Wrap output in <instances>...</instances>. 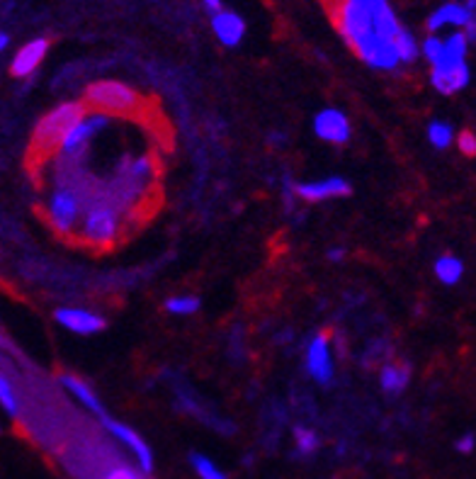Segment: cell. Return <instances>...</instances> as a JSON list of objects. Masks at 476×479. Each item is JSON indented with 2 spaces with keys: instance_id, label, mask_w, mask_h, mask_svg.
Segmentation results:
<instances>
[{
  "instance_id": "cell-1",
  "label": "cell",
  "mask_w": 476,
  "mask_h": 479,
  "mask_svg": "<svg viewBox=\"0 0 476 479\" xmlns=\"http://www.w3.org/2000/svg\"><path fill=\"white\" fill-rule=\"evenodd\" d=\"M333 22L360 58L374 68H396L398 54L393 34L401 29L386 0H336Z\"/></svg>"
},
{
  "instance_id": "cell-2",
  "label": "cell",
  "mask_w": 476,
  "mask_h": 479,
  "mask_svg": "<svg viewBox=\"0 0 476 479\" xmlns=\"http://www.w3.org/2000/svg\"><path fill=\"white\" fill-rule=\"evenodd\" d=\"M83 105L107 117H139L144 112V96L122 81H95L88 86Z\"/></svg>"
},
{
  "instance_id": "cell-3",
  "label": "cell",
  "mask_w": 476,
  "mask_h": 479,
  "mask_svg": "<svg viewBox=\"0 0 476 479\" xmlns=\"http://www.w3.org/2000/svg\"><path fill=\"white\" fill-rule=\"evenodd\" d=\"M122 232V212L120 207L110 200H95L83 210V217L78 222L73 236H78L85 246L107 248L120 239Z\"/></svg>"
},
{
  "instance_id": "cell-4",
  "label": "cell",
  "mask_w": 476,
  "mask_h": 479,
  "mask_svg": "<svg viewBox=\"0 0 476 479\" xmlns=\"http://www.w3.org/2000/svg\"><path fill=\"white\" fill-rule=\"evenodd\" d=\"M88 112L83 103H63L56 105L51 112L39 120L32 134V153L37 158H49L51 153L58 151L63 137L68 134V129L80 120Z\"/></svg>"
},
{
  "instance_id": "cell-5",
  "label": "cell",
  "mask_w": 476,
  "mask_h": 479,
  "mask_svg": "<svg viewBox=\"0 0 476 479\" xmlns=\"http://www.w3.org/2000/svg\"><path fill=\"white\" fill-rule=\"evenodd\" d=\"M83 210H85L83 195L70 185H58L49 195V202H46V220H49L56 234L73 236L75 229H78L80 217H83Z\"/></svg>"
},
{
  "instance_id": "cell-6",
  "label": "cell",
  "mask_w": 476,
  "mask_h": 479,
  "mask_svg": "<svg viewBox=\"0 0 476 479\" xmlns=\"http://www.w3.org/2000/svg\"><path fill=\"white\" fill-rule=\"evenodd\" d=\"M110 122H112V117L102 115V112H85V115L68 129V134L63 137L56 153H61V156L66 158L80 156V153L88 149V144H90L100 132H105V129L110 127Z\"/></svg>"
},
{
  "instance_id": "cell-7",
  "label": "cell",
  "mask_w": 476,
  "mask_h": 479,
  "mask_svg": "<svg viewBox=\"0 0 476 479\" xmlns=\"http://www.w3.org/2000/svg\"><path fill=\"white\" fill-rule=\"evenodd\" d=\"M307 370L319 384H328L333 380V356L331 341L326 334H316L307 348Z\"/></svg>"
},
{
  "instance_id": "cell-8",
  "label": "cell",
  "mask_w": 476,
  "mask_h": 479,
  "mask_svg": "<svg viewBox=\"0 0 476 479\" xmlns=\"http://www.w3.org/2000/svg\"><path fill=\"white\" fill-rule=\"evenodd\" d=\"M314 134L328 144H345L350 139V120L345 112L326 108L314 117Z\"/></svg>"
},
{
  "instance_id": "cell-9",
  "label": "cell",
  "mask_w": 476,
  "mask_h": 479,
  "mask_svg": "<svg viewBox=\"0 0 476 479\" xmlns=\"http://www.w3.org/2000/svg\"><path fill=\"white\" fill-rule=\"evenodd\" d=\"M295 195L304 200V202H323L331 197H348L350 195V182L345 178H323V180H311L295 185Z\"/></svg>"
},
{
  "instance_id": "cell-10",
  "label": "cell",
  "mask_w": 476,
  "mask_h": 479,
  "mask_svg": "<svg viewBox=\"0 0 476 479\" xmlns=\"http://www.w3.org/2000/svg\"><path fill=\"white\" fill-rule=\"evenodd\" d=\"M102 423H105V428H107L117 441H122L127 448H132L134 455H137V460H139V465H141V470H144V472L154 470V453H151V448L146 445V441L141 438L137 431H132L127 423L112 421V418H107V416H102Z\"/></svg>"
},
{
  "instance_id": "cell-11",
  "label": "cell",
  "mask_w": 476,
  "mask_h": 479,
  "mask_svg": "<svg viewBox=\"0 0 476 479\" xmlns=\"http://www.w3.org/2000/svg\"><path fill=\"white\" fill-rule=\"evenodd\" d=\"M54 319L61 324L63 329L73 331L78 336H92L97 331L105 329V319L95 314V311L88 309H75V307H63V309H56Z\"/></svg>"
},
{
  "instance_id": "cell-12",
  "label": "cell",
  "mask_w": 476,
  "mask_h": 479,
  "mask_svg": "<svg viewBox=\"0 0 476 479\" xmlns=\"http://www.w3.org/2000/svg\"><path fill=\"white\" fill-rule=\"evenodd\" d=\"M46 51H49V39L29 41V44H25L15 54L13 63H10V73H13L15 78H27V76H32L34 71L39 68V63L44 61Z\"/></svg>"
},
{
  "instance_id": "cell-13",
  "label": "cell",
  "mask_w": 476,
  "mask_h": 479,
  "mask_svg": "<svg viewBox=\"0 0 476 479\" xmlns=\"http://www.w3.org/2000/svg\"><path fill=\"white\" fill-rule=\"evenodd\" d=\"M211 29L224 46H238V41L245 34L243 20L236 13H226V10H216L211 17Z\"/></svg>"
},
{
  "instance_id": "cell-14",
  "label": "cell",
  "mask_w": 476,
  "mask_h": 479,
  "mask_svg": "<svg viewBox=\"0 0 476 479\" xmlns=\"http://www.w3.org/2000/svg\"><path fill=\"white\" fill-rule=\"evenodd\" d=\"M469 78H472V73H469L467 61L460 63V66H452V68H433V73H430L435 91H440L443 96H452V93L467 88Z\"/></svg>"
},
{
  "instance_id": "cell-15",
  "label": "cell",
  "mask_w": 476,
  "mask_h": 479,
  "mask_svg": "<svg viewBox=\"0 0 476 479\" xmlns=\"http://www.w3.org/2000/svg\"><path fill=\"white\" fill-rule=\"evenodd\" d=\"M467 51H469V39L464 37V32L450 34V37L443 41V54H440L438 63H433V68L460 66V63L467 61Z\"/></svg>"
},
{
  "instance_id": "cell-16",
  "label": "cell",
  "mask_w": 476,
  "mask_h": 479,
  "mask_svg": "<svg viewBox=\"0 0 476 479\" xmlns=\"http://www.w3.org/2000/svg\"><path fill=\"white\" fill-rule=\"evenodd\" d=\"M469 20H474V13H469V10L464 8V5L448 3V5H443V8H440L438 13L430 15V20H428V29H430V32H438V29L445 27V25L464 27Z\"/></svg>"
},
{
  "instance_id": "cell-17",
  "label": "cell",
  "mask_w": 476,
  "mask_h": 479,
  "mask_svg": "<svg viewBox=\"0 0 476 479\" xmlns=\"http://www.w3.org/2000/svg\"><path fill=\"white\" fill-rule=\"evenodd\" d=\"M58 382H61L63 387H66L68 392L80 401V404L88 406V409H90L92 413H97L100 418L105 416V409H102V404H100V399L95 397V392H92V389L88 387V384L80 380V377L70 375V372H63V375L58 377Z\"/></svg>"
},
{
  "instance_id": "cell-18",
  "label": "cell",
  "mask_w": 476,
  "mask_h": 479,
  "mask_svg": "<svg viewBox=\"0 0 476 479\" xmlns=\"http://www.w3.org/2000/svg\"><path fill=\"white\" fill-rule=\"evenodd\" d=\"M408 377H411V368H408V365L389 363V365H384V368H381V372H379V384H381V389H384V392L398 394L408 384Z\"/></svg>"
},
{
  "instance_id": "cell-19",
  "label": "cell",
  "mask_w": 476,
  "mask_h": 479,
  "mask_svg": "<svg viewBox=\"0 0 476 479\" xmlns=\"http://www.w3.org/2000/svg\"><path fill=\"white\" fill-rule=\"evenodd\" d=\"M435 275H438V280L443 285H457L464 275V263L452 253H445V256L435 260Z\"/></svg>"
},
{
  "instance_id": "cell-20",
  "label": "cell",
  "mask_w": 476,
  "mask_h": 479,
  "mask_svg": "<svg viewBox=\"0 0 476 479\" xmlns=\"http://www.w3.org/2000/svg\"><path fill=\"white\" fill-rule=\"evenodd\" d=\"M393 46H396V54H398V61L401 63H411V61H416V56H418V46H416L413 34L406 32L403 27L393 34Z\"/></svg>"
},
{
  "instance_id": "cell-21",
  "label": "cell",
  "mask_w": 476,
  "mask_h": 479,
  "mask_svg": "<svg viewBox=\"0 0 476 479\" xmlns=\"http://www.w3.org/2000/svg\"><path fill=\"white\" fill-rule=\"evenodd\" d=\"M428 139H430L435 149H448V146H452V141H455V129L448 122L435 120L428 124Z\"/></svg>"
},
{
  "instance_id": "cell-22",
  "label": "cell",
  "mask_w": 476,
  "mask_h": 479,
  "mask_svg": "<svg viewBox=\"0 0 476 479\" xmlns=\"http://www.w3.org/2000/svg\"><path fill=\"white\" fill-rule=\"evenodd\" d=\"M166 309L170 314L178 316H190L199 309V297H192V294H180V297H170L166 302Z\"/></svg>"
},
{
  "instance_id": "cell-23",
  "label": "cell",
  "mask_w": 476,
  "mask_h": 479,
  "mask_svg": "<svg viewBox=\"0 0 476 479\" xmlns=\"http://www.w3.org/2000/svg\"><path fill=\"white\" fill-rule=\"evenodd\" d=\"M190 463H192V467H195V472L199 475V479H226L224 472H221L219 467L211 463L209 458H204V455L192 453L190 455Z\"/></svg>"
},
{
  "instance_id": "cell-24",
  "label": "cell",
  "mask_w": 476,
  "mask_h": 479,
  "mask_svg": "<svg viewBox=\"0 0 476 479\" xmlns=\"http://www.w3.org/2000/svg\"><path fill=\"white\" fill-rule=\"evenodd\" d=\"M295 441H297V450L302 455H311L316 453V448H319V436H316V431L311 428H304V426H297L295 428Z\"/></svg>"
},
{
  "instance_id": "cell-25",
  "label": "cell",
  "mask_w": 476,
  "mask_h": 479,
  "mask_svg": "<svg viewBox=\"0 0 476 479\" xmlns=\"http://www.w3.org/2000/svg\"><path fill=\"white\" fill-rule=\"evenodd\" d=\"M0 404H3V409L8 411L10 416H17V413H20V404H17L15 389L3 372H0Z\"/></svg>"
},
{
  "instance_id": "cell-26",
  "label": "cell",
  "mask_w": 476,
  "mask_h": 479,
  "mask_svg": "<svg viewBox=\"0 0 476 479\" xmlns=\"http://www.w3.org/2000/svg\"><path fill=\"white\" fill-rule=\"evenodd\" d=\"M457 146H460V151L467 158H474L476 156V137H474L472 129H464L460 137H457Z\"/></svg>"
},
{
  "instance_id": "cell-27",
  "label": "cell",
  "mask_w": 476,
  "mask_h": 479,
  "mask_svg": "<svg viewBox=\"0 0 476 479\" xmlns=\"http://www.w3.org/2000/svg\"><path fill=\"white\" fill-rule=\"evenodd\" d=\"M423 54H425V58L430 63H438L440 54H443V39L438 37H428L425 41H423Z\"/></svg>"
},
{
  "instance_id": "cell-28",
  "label": "cell",
  "mask_w": 476,
  "mask_h": 479,
  "mask_svg": "<svg viewBox=\"0 0 476 479\" xmlns=\"http://www.w3.org/2000/svg\"><path fill=\"white\" fill-rule=\"evenodd\" d=\"M105 479H141V477L134 470H129V467H115V470L107 472Z\"/></svg>"
},
{
  "instance_id": "cell-29",
  "label": "cell",
  "mask_w": 476,
  "mask_h": 479,
  "mask_svg": "<svg viewBox=\"0 0 476 479\" xmlns=\"http://www.w3.org/2000/svg\"><path fill=\"white\" fill-rule=\"evenodd\" d=\"M474 445H476V438H474V433H467V436H462L460 441L455 443V448L460 450L462 455H469L474 450Z\"/></svg>"
},
{
  "instance_id": "cell-30",
  "label": "cell",
  "mask_w": 476,
  "mask_h": 479,
  "mask_svg": "<svg viewBox=\"0 0 476 479\" xmlns=\"http://www.w3.org/2000/svg\"><path fill=\"white\" fill-rule=\"evenodd\" d=\"M328 258H331V260H343L345 258V248H331V251H328Z\"/></svg>"
},
{
  "instance_id": "cell-31",
  "label": "cell",
  "mask_w": 476,
  "mask_h": 479,
  "mask_svg": "<svg viewBox=\"0 0 476 479\" xmlns=\"http://www.w3.org/2000/svg\"><path fill=\"white\" fill-rule=\"evenodd\" d=\"M204 5H207L209 10H214V13L216 10H221V0H204Z\"/></svg>"
},
{
  "instance_id": "cell-32",
  "label": "cell",
  "mask_w": 476,
  "mask_h": 479,
  "mask_svg": "<svg viewBox=\"0 0 476 479\" xmlns=\"http://www.w3.org/2000/svg\"><path fill=\"white\" fill-rule=\"evenodd\" d=\"M8 41H10V39H8V34H0V51H3L5 46H8Z\"/></svg>"
},
{
  "instance_id": "cell-33",
  "label": "cell",
  "mask_w": 476,
  "mask_h": 479,
  "mask_svg": "<svg viewBox=\"0 0 476 479\" xmlns=\"http://www.w3.org/2000/svg\"><path fill=\"white\" fill-rule=\"evenodd\" d=\"M474 5H476V0H467V10H469V13H474Z\"/></svg>"
}]
</instances>
